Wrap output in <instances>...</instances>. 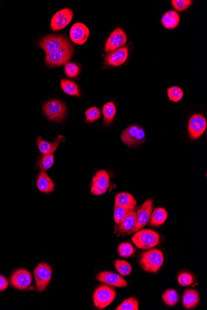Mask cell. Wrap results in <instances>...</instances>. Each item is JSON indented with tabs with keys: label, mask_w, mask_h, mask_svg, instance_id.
<instances>
[{
	"label": "cell",
	"mask_w": 207,
	"mask_h": 310,
	"mask_svg": "<svg viewBox=\"0 0 207 310\" xmlns=\"http://www.w3.org/2000/svg\"><path fill=\"white\" fill-rule=\"evenodd\" d=\"M38 46L46 53L45 63L51 68L65 65L74 54V48L65 36L51 34L42 37Z\"/></svg>",
	"instance_id": "6da1fadb"
},
{
	"label": "cell",
	"mask_w": 207,
	"mask_h": 310,
	"mask_svg": "<svg viewBox=\"0 0 207 310\" xmlns=\"http://www.w3.org/2000/svg\"><path fill=\"white\" fill-rule=\"evenodd\" d=\"M163 253L158 249H152L142 253L140 260L141 267L146 272L155 273L164 262Z\"/></svg>",
	"instance_id": "7a4b0ae2"
},
{
	"label": "cell",
	"mask_w": 207,
	"mask_h": 310,
	"mask_svg": "<svg viewBox=\"0 0 207 310\" xmlns=\"http://www.w3.org/2000/svg\"><path fill=\"white\" fill-rule=\"evenodd\" d=\"M134 245L142 250L154 248L159 243L160 237L156 232L150 229H140L131 238Z\"/></svg>",
	"instance_id": "3957f363"
},
{
	"label": "cell",
	"mask_w": 207,
	"mask_h": 310,
	"mask_svg": "<svg viewBox=\"0 0 207 310\" xmlns=\"http://www.w3.org/2000/svg\"><path fill=\"white\" fill-rule=\"evenodd\" d=\"M116 292L111 286L102 285L96 288L93 295V302L95 307L102 310L111 304L116 298Z\"/></svg>",
	"instance_id": "277c9868"
},
{
	"label": "cell",
	"mask_w": 207,
	"mask_h": 310,
	"mask_svg": "<svg viewBox=\"0 0 207 310\" xmlns=\"http://www.w3.org/2000/svg\"><path fill=\"white\" fill-rule=\"evenodd\" d=\"M44 114L49 120L52 121H61L65 119L67 109L62 101L52 99L48 101L44 105Z\"/></svg>",
	"instance_id": "5b68a950"
},
{
	"label": "cell",
	"mask_w": 207,
	"mask_h": 310,
	"mask_svg": "<svg viewBox=\"0 0 207 310\" xmlns=\"http://www.w3.org/2000/svg\"><path fill=\"white\" fill-rule=\"evenodd\" d=\"M121 140L129 147L138 146L145 142V131L138 125L129 126L122 133Z\"/></svg>",
	"instance_id": "8992f818"
},
{
	"label": "cell",
	"mask_w": 207,
	"mask_h": 310,
	"mask_svg": "<svg viewBox=\"0 0 207 310\" xmlns=\"http://www.w3.org/2000/svg\"><path fill=\"white\" fill-rule=\"evenodd\" d=\"M34 277L37 292H42L48 288L52 274V270L48 263H39L34 270Z\"/></svg>",
	"instance_id": "52a82bcc"
},
{
	"label": "cell",
	"mask_w": 207,
	"mask_h": 310,
	"mask_svg": "<svg viewBox=\"0 0 207 310\" xmlns=\"http://www.w3.org/2000/svg\"><path fill=\"white\" fill-rule=\"evenodd\" d=\"M32 283V277L26 269H20L14 272L9 278L11 286L18 290L29 289Z\"/></svg>",
	"instance_id": "ba28073f"
},
{
	"label": "cell",
	"mask_w": 207,
	"mask_h": 310,
	"mask_svg": "<svg viewBox=\"0 0 207 310\" xmlns=\"http://www.w3.org/2000/svg\"><path fill=\"white\" fill-rule=\"evenodd\" d=\"M153 204H154V201L152 199H148L145 203L138 208L136 211V225L131 231V234L140 231L149 222L153 210Z\"/></svg>",
	"instance_id": "9c48e42d"
},
{
	"label": "cell",
	"mask_w": 207,
	"mask_h": 310,
	"mask_svg": "<svg viewBox=\"0 0 207 310\" xmlns=\"http://www.w3.org/2000/svg\"><path fill=\"white\" fill-rule=\"evenodd\" d=\"M110 177L109 173L105 170L99 171L92 180L91 191L95 195L104 194L109 189Z\"/></svg>",
	"instance_id": "30bf717a"
},
{
	"label": "cell",
	"mask_w": 207,
	"mask_h": 310,
	"mask_svg": "<svg viewBox=\"0 0 207 310\" xmlns=\"http://www.w3.org/2000/svg\"><path fill=\"white\" fill-rule=\"evenodd\" d=\"M207 126L206 119L202 115H194L188 123V131L190 138L192 140L198 139L206 131Z\"/></svg>",
	"instance_id": "8fae6325"
},
{
	"label": "cell",
	"mask_w": 207,
	"mask_h": 310,
	"mask_svg": "<svg viewBox=\"0 0 207 310\" xmlns=\"http://www.w3.org/2000/svg\"><path fill=\"white\" fill-rule=\"evenodd\" d=\"M74 17V12L72 9L65 8L58 11L52 19L51 29L53 31L62 30L67 27Z\"/></svg>",
	"instance_id": "7c38bea8"
},
{
	"label": "cell",
	"mask_w": 207,
	"mask_h": 310,
	"mask_svg": "<svg viewBox=\"0 0 207 310\" xmlns=\"http://www.w3.org/2000/svg\"><path fill=\"white\" fill-rule=\"evenodd\" d=\"M128 41L126 32L121 28H117L112 32L107 39L105 46V51L107 53L122 48Z\"/></svg>",
	"instance_id": "4fadbf2b"
},
{
	"label": "cell",
	"mask_w": 207,
	"mask_h": 310,
	"mask_svg": "<svg viewBox=\"0 0 207 310\" xmlns=\"http://www.w3.org/2000/svg\"><path fill=\"white\" fill-rule=\"evenodd\" d=\"M136 222V212L131 210L124 216L117 228L116 233L118 236H126L131 234Z\"/></svg>",
	"instance_id": "5bb4252c"
},
{
	"label": "cell",
	"mask_w": 207,
	"mask_h": 310,
	"mask_svg": "<svg viewBox=\"0 0 207 310\" xmlns=\"http://www.w3.org/2000/svg\"><path fill=\"white\" fill-rule=\"evenodd\" d=\"M128 56L129 48L128 47H123L108 53L105 56L104 63L110 67H119L126 62Z\"/></svg>",
	"instance_id": "9a60e30c"
},
{
	"label": "cell",
	"mask_w": 207,
	"mask_h": 310,
	"mask_svg": "<svg viewBox=\"0 0 207 310\" xmlns=\"http://www.w3.org/2000/svg\"><path fill=\"white\" fill-rule=\"evenodd\" d=\"M98 281L107 286L116 287H126L128 283L119 274L109 271H104L99 273L96 277Z\"/></svg>",
	"instance_id": "2e32d148"
},
{
	"label": "cell",
	"mask_w": 207,
	"mask_h": 310,
	"mask_svg": "<svg viewBox=\"0 0 207 310\" xmlns=\"http://www.w3.org/2000/svg\"><path fill=\"white\" fill-rule=\"evenodd\" d=\"M89 36V30L83 23H77L72 25L70 31L72 41L78 45H83Z\"/></svg>",
	"instance_id": "e0dca14e"
},
{
	"label": "cell",
	"mask_w": 207,
	"mask_h": 310,
	"mask_svg": "<svg viewBox=\"0 0 207 310\" xmlns=\"http://www.w3.org/2000/svg\"><path fill=\"white\" fill-rule=\"evenodd\" d=\"M65 138L63 137L62 135L58 136L55 142L52 143L46 142V141L42 140L41 137H39L37 140V145L41 154L44 155L53 154L57 149L58 145L61 144V143L65 142Z\"/></svg>",
	"instance_id": "ac0fdd59"
},
{
	"label": "cell",
	"mask_w": 207,
	"mask_h": 310,
	"mask_svg": "<svg viewBox=\"0 0 207 310\" xmlns=\"http://www.w3.org/2000/svg\"><path fill=\"white\" fill-rule=\"evenodd\" d=\"M200 295L196 290L188 288L183 293L182 304L186 309H192L199 304Z\"/></svg>",
	"instance_id": "d6986e66"
},
{
	"label": "cell",
	"mask_w": 207,
	"mask_h": 310,
	"mask_svg": "<svg viewBox=\"0 0 207 310\" xmlns=\"http://www.w3.org/2000/svg\"><path fill=\"white\" fill-rule=\"evenodd\" d=\"M37 187L40 191L50 193L55 189V184L46 171H41L37 177Z\"/></svg>",
	"instance_id": "ffe728a7"
},
{
	"label": "cell",
	"mask_w": 207,
	"mask_h": 310,
	"mask_svg": "<svg viewBox=\"0 0 207 310\" xmlns=\"http://www.w3.org/2000/svg\"><path fill=\"white\" fill-rule=\"evenodd\" d=\"M180 16L174 10L167 11L161 18L162 25L168 29H173L180 24Z\"/></svg>",
	"instance_id": "44dd1931"
},
{
	"label": "cell",
	"mask_w": 207,
	"mask_h": 310,
	"mask_svg": "<svg viewBox=\"0 0 207 310\" xmlns=\"http://www.w3.org/2000/svg\"><path fill=\"white\" fill-rule=\"evenodd\" d=\"M168 215V212L164 208H157L152 213L149 220L150 224L152 226H160L165 222Z\"/></svg>",
	"instance_id": "7402d4cb"
},
{
	"label": "cell",
	"mask_w": 207,
	"mask_h": 310,
	"mask_svg": "<svg viewBox=\"0 0 207 310\" xmlns=\"http://www.w3.org/2000/svg\"><path fill=\"white\" fill-rule=\"evenodd\" d=\"M103 114L104 124L105 126L109 125L112 123L116 114V105L112 102L105 103L103 107Z\"/></svg>",
	"instance_id": "603a6c76"
},
{
	"label": "cell",
	"mask_w": 207,
	"mask_h": 310,
	"mask_svg": "<svg viewBox=\"0 0 207 310\" xmlns=\"http://www.w3.org/2000/svg\"><path fill=\"white\" fill-rule=\"evenodd\" d=\"M135 206L136 201L131 194L121 192L117 194L115 198V206Z\"/></svg>",
	"instance_id": "cb8c5ba5"
},
{
	"label": "cell",
	"mask_w": 207,
	"mask_h": 310,
	"mask_svg": "<svg viewBox=\"0 0 207 310\" xmlns=\"http://www.w3.org/2000/svg\"><path fill=\"white\" fill-rule=\"evenodd\" d=\"M60 84L62 90L67 95L79 97V89L78 86L75 82L69 79H61Z\"/></svg>",
	"instance_id": "d4e9b609"
},
{
	"label": "cell",
	"mask_w": 207,
	"mask_h": 310,
	"mask_svg": "<svg viewBox=\"0 0 207 310\" xmlns=\"http://www.w3.org/2000/svg\"><path fill=\"white\" fill-rule=\"evenodd\" d=\"M162 299L166 305L174 307L180 301V296L175 289H167L162 295Z\"/></svg>",
	"instance_id": "484cf974"
},
{
	"label": "cell",
	"mask_w": 207,
	"mask_h": 310,
	"mask_svg": "<svg viewBox=\"0 0 207 310\" xmlns=\"http://www.w3.org/2000/svg\"><path fill=\"white\" fill-rule=\"evenodd\" d=\"M54 164L53 154H46L37 162L36 168L41 171H46L51 168Z\"/></svg>",
	"instance_id": "4316f807"
},
{
	"label": "cell",
	"mask_w": 207,
	"mask_h": 310,
	"mask_svg": "<svg viewBox=\"0 0 207 310\" xmlns=\"http://www.w3.org/2000/svg\"><path fill=\"white\" fill-rule=\"evenodd\" d=\"M135 206H115L114 218L115 222L118 225L124 216L131 210H135Z\"/></svg>",
	"instance_id": "83f0119b"
},
{
	"label": "cell",
	"mask_w": 207,
	"mask_h": 310,
	"mask_svg": "<svg viewBox=\"0 0 207 310\" xmlns=\"http://www.w3.org/2000/svg\"><path fill=\"white\" fill-rule=\"evenodd\" d=\"M114 266L116 267L117 271L124 276H128L131 273V270H132L130 263L124 260H116L114 262Z\"/></svg>",
	"instance_id": "f1b7e54d"
},
{
	"label": "cell",
	"mask_w": 207,
	"mask_h": 310,
	"mask_svg": "<svg viewBox=\"0 0 207 310\" xmlns=\"http://www.w3.org/2000/svg\"><path fill=\"white\" fill-rule=\"evenodd\" d=\"M116 310H138L139 302L135 297H130L124 300L123 302L116 308Z\"/></svg>",
	"instance_id": "f546056e"
},
{
	"label": "cell",
	"mask_w": 207,
	"mask_h": 310,
	"mask_svg": "<svg viewBox=\"0 0 207 310\" xmlns=\"http://www.w3.org/2000/svg\"><path fill=\"white\" fill-rule=\"evenodd\" d=\"M117 252L122 258H129L133 255L135 250L130 243H122L117 248Z\"/></svg>",
	"instance_id": "4dcf8cb0"
},
{
	"label": "cell",
	"mask_w": 207,
	"mask_h": 310,
	"mask_svg": "<svg viewBox=\"0 0 207 310\" xmlns=\"http://www.w3.org/2000/svg\"><path fill=\"white\" fill-rule=\"evenodd\" d=\"M64 72L67 76L70 78H75L78 76L80 69L78 65L76 63L68 62L65 65Z\"/></svg>",
	"instance_id": "1f68e13d"
},
{
	"label": "cell",
	"mask_w": 207,
	"mask_h": 310,
	"mask_svg": "<svg viewBox=\"0 0 207 310\" xmlns=\"http://www.w3.org/2000/svg\"><path fill=\"white\" fill-rule=\"evenodd\" d=\"M168 95L169 100L172 102H180L183 96V93L180 88L178 86H173L168 89Z\"/></svg>",
	"instance_id": "d6a6232c"
},
{
	"label": "cell",
	"mask_w": 207,
	"mask_h": 310,
	"mask_svg": "<svg viewBox=\"0 0 207 310\" xmlns=\"http://www.w3.org/2000/svg\"><path fill=\"white\" fill-rule=\"evenodd\" d=\"M85 116L86 121L88 123H93L101 118V114L98 107H93L86 110Z\"/></svg>",
	"instance_id": "836d02e7"
},
{
	"label": "cell",
	"mask_w": 207,
	"mask_h": 310,
	"mask_svg": "<svg viewBox=\"0 0 207 310\" xmlns=\"http://www.w3.org/2000/svg\"><path fill=\"white\" fill-rule=\"evenodd\" d=\"M178 282L181 286H192L194 283V277L189 272H182L178 276Z\"/></svg>",
	"instance_id": "e575fe53"
},
{
	"label": "cell",
	"mask_w": 207,
	"mask_h": 310,
	"mask_svg": "<svg viewBox=\"0 0 207 310\" xmlns=\"http://www.w3.org/2000/svg\"><path fill=\"white\" fill-rule=\"evenodd\" d=\"M192 2L191 0H172L171 4L176 10L182 11L189 8Z\"/></svg>",
	"instance_id": "d590c367"
},
{
	"label": "cell",
	"mask_w": 207,
	"mask_h": 310,
	"mask_svg": "<svg viewBox=\"0 0 207 310\" xmlns=\"http://www.w3.org/2000/svg\"><path fill=\"white\" fill-rule=\"evenodd\" d=\"M8 281L5 277L0 274V292L5 290L8 288Z\"/></svg>",
	"instance_id": "8d00e7d4"
}]
</instances>
